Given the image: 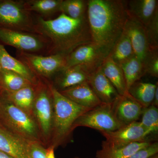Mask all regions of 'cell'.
<instances>
[{"mask_svg": "<svg viewBox=\"0 0 158 158\" xmlns=\"http://www.w3.org/2000/svg\"><path fill=\"white\" fill-rule=\"evenodd\" d=\"M35 31L48 40L47 56L60 55L67 56L81 46L92 42L87 16L73 19L63 13L56 18L35 19Z\"/></svg>", "mask_w": 158, "mask_h": 158, "instance_id": "obj_1", "label": "cell"}, {"mask_svg": "<svg viewBox=\"0 0 158 158\" xmlns=\"http://www.w3.org/2000/svg\"><path fill=\"white\" fill-rule=\"evenodd\" d=\"M87 15L92 42L109 55L128 18L126 1L88 0Z\"/></svg>", "mask_w": 158, "mask_h": 158, "instance_id": "obj_2", "label": "cell"}, {"mask_svg": "<svg viewBox=\"0 0 158 158\" xmlns=\"http://www.w3.org/2000/svg\"><path fill=\"white\" fill-rule=\"evenodd\" d=\"M49 82L53 99L52 127L49 146L55 149L68 142L77 119L91 109L78 105L63 96Z\"/></svg>", "mask_w": 158, "mask_h": 158, "instance_id": "obj_3", "label": "cell"}, {"mask_svg": "<svg viewBox=\"0 0 158 158\" xmlns=\"http://www.w3.org/2000/svg\"><path fill=\"white\" fill-rule=\"evenodd\" d=\"M0 124L10 132L28 142L37 141L43 144L39 129L33 117L15 106L2 94L0 98Z\"/></svg>", "mask_w": 158, "mask_h": 158, "instance_id": "obj_4", "label": "cell"}, {"mask_svg": "<svg viewBox=\"0 0 158 158\" xmlns=\"http://www.w3.org/2000/svg\"><path fill=\"white\" fill-rule=\"evenodd\" d=\"M32 116L45 147L50 146L53 116V99L49 81L40 78L35 86Z\"/></svg>", "mask_w": 158, "mask_h": 158, "instance_id": "obj_5", "label": "cell"}, {"mask_svg": "<svg viewBox=\"0 0 158 158\" xmlns=\"http://www.w3.org/2000/svg\"><path fill=\"white\" fill-rule=\"evenodd\" d=\"M35 18L23 0H0V28L36 33Z\"/></svg>", "mask_w": 158, "mask_h": 158, "instance_id": "obj_6", "label": "cell"}, {"mask_svg": "<svg viewBox=\"0 0 158 158\" xmlns=\"http://www.w3.org/2000/svg\"><path fill=\"white\" fill-rule=\"evenodd\" d=\"M0 44L13 47L19 52L47 55L49 42L37 33L0 28Z\"/></svg>", "mask_w": 158, "mask_h": 158, "instance_id": "obj_7", "label": "cell"}, {"mask_svg": "<svg viewBox=\"0 0 158 158\" xmlns=\"http://www.w3.org/2000/svg\"><path fill=\"white\" fill-rule=\"evenodd\" d=\"M124 125L116 117L113 102L102 104L82 114L74 123L73 129L84 127L100 132H110L118 130Z\"/></svg>", "mask_w": 158, "mask_h": 158, "instance_id": "obj_8", "label": "cell"}, {"mask_svg": "<svg viewBox=\"0 0 158 158\" xmlns=\"http://www.w3.org/2000/svg\"><path fill=\"white\" fill-rule=\"evenodd\" d=\"M16 56L36 76L48 81L65 67L66 56L62 55L44 56L17 51Z\"/></svg>", "mask_w": 158, "mask_h": 158, "instance_id": "obj_9", "label": "cell"}, {"mask_svg": "<svg viewBox=\"0 0 158 158\" xmlns=\"http://www.w3.org/2000/svg\"><path fill=\"white\" fill-rule=\"evenodd\" d=\"M109 56L93 42L79 47L66 57L65 68L79 65L88 74L101 66Z\"/></svg>", "mask_w": 158, "mask_h": 158, "instance_id": "obj_10", "label": "cell"}, {"mask_svg": "<svg viewBox=\"0 0 158 158\" xmlns=\"http://www.w3.org/2000/svg\"><path fill=\"white\" fill-rule=\"evenodd\" d=\"M105 141L116 145H124L139 141H145L149 133L140 121L131 123L123 126L113 131L100 132Z\"/></svg>", "mask_w": 158, "mask_h": 158, "instance_id": "obj_11", "label": "cell"}, {"mask_svg": "<svg viewBox=\"0 0 158 158\" xmlns=\"http://www.w3.org/2000/svg\"><path fill=\"white\" fill-rule=\"evenodd\" d=\"M124 31L129 37L135 56L143 64L151 50L144 26L128 17Z\"/></svg>", "mask_w": 158, "mask_h": 158, "instance_id": "obj_12", "label": "cell"}, {"mask_svg": "<svg viewBox=\"0 0 158 158\" xmlns=\"http://www.w3.org/2000/svg\"><path fill=\"white\" fill-rule=\"evenodd\" d=\"M88 82L102 103H113L120 96L114 86L103 73L101 66L88 75Z\"/></svg>", "mask_w": 158, "mask_h": 158, "instance_id": "obj_13", "label": "cell"}, {"mask_svg": "<svg viewBox=\"0 0 158 158\" xmlns=\"http://www.w3.org/2000/svg\"><path fill=\"white\" fill-rule=\"evenodd\" d=\"M114 107L116 117L124 125L138 121L144 109L128 93L119 96L114 102Z\"/></svg>", "mask_w": 158, "mask_h": 158, "instance_id": "obj_14", "label": "cell"}, {"mask_svg": "<svg viewBox=\"0 0 158 158\" xmlns=\"http://www.w3.org/2000/svg\"><path fill=\"white\" fill-rule=\"evenodd\" d=\"M88 75L81 67L76 65L60 70L49 81L56 90L61 91L88 82Z\"/></svg>", "mask_w": 158, "mask_h": 158, "instance_id": "obj_15", "label": "cell"}, {"mask_svg": "<svg viewBox=\"0 0 158 158\" xmlns=\"http://www.w3.org/2000/svg\"><path fill=\"white\" fill-rule=\"evenodd\" d=\"M128 16L145 27L158 13L157 0L126 1Z\"/></svg>", "mask_w": 158, "mask_h": 158, "instance_id": "obj_16", "label": "cell"}, {"mask_svg": "<svg viewBox=\"0 0 158 158\" xmlns=\"http://www.w3.org/2000/svg\"><path fill=\"white\" fill-rule=\"evenodd\" d=\"M29 142L15 135L0 124V151L14 158H30Z\"/></svg>", "mask_w": 158, "mask_h": 158, "instance_id": "obj_17", "label": "cell"}, {"mask_svg": "<svg viewBox=\"0 0 158 158\" xmlns=\"http://www.w3.org/2000/svg\"><path fill=\"white\" fill-rule=\"evenodd\" d=\"M149 141L133 142L124 145H116L102 141L101 148L97 151L96 158H129L138 151L149 146Z\"/></svg>", "mask_w": 158, "mask_h": 158, "instance_id": "obj_18", "label": "cell"}, {"mask_svg": "<svg viewBox=\"0 0 158 158\" xmlns=\"http://www.w3.org/2000/svg\"><path fill=\"white\" fill-rule=\"evenodd\" d=\"M63 96L78 105L92 109L102 104L88 82L59 91Z\"/></svg>", "mask_w": 158, "mask_h": 158, "instance_id": "obj_19", "label": "cell"}, {"mask_svg": "<svg viewBox=\"0 0 158 158\" xmlns=\"http://www.w3.org/2000/svg\"><path fill=\"white\" fill-rule=\"evenodd\" d=\"M0 56L2 69L17 73L28 80L33 85L38 84L40 78L36 76L21 61L11 56L2 44H0Z\"/></svg>", "mask_w": 158, "mask_h": 158, "instance_id": "obj_20", "label": "cell"}, {"mask_svg": "<svg viewBox=\"0 0 158 158\" xmlns=\"http://www.w3.org/2000/svg\"><path fill=\"white\" fill-rule=\"evenodd\" d=\"M35 86L36 85H31L13 92H1L4 98L15 106L33 117L32 110L35 99Z\"/></svg>", "mask_w": 158, "mask_h": 158, "instance_id": "obj_21", "label": "cell"}, {"mask_svg": "<svg viewBox=\"0 0 158 158\" xmlns=\"http://www.w3.org/2000/svg\"><path fill=\"white\" fill-rule=\"evenodd\" d=\"M101 69L120 96L128 93L124 74L120 65L113 62L108 56L102 64Z\"/></svg>", "mask_w": 158, "mask_h": 158, "instance_id": "obj_22", "label": "cell"}, {"mask_svg": "<svg viewBox=\"0 0 158 158\" xmlns=\"http://www.w3.org/2000/svg\"><path fill=\"white\" fill-rule=\"evenodd\" d=\"M109 56L113 62L119 65L135 56L129 37L124 30Z\"/></svg>", "mask_w": 158, "mask_h": 158, "instance_id": "obj_23", "label": "cell"}, {"mask_svg": "<svg viewBox=\"0 0 158 158\" xmlns=\"http://www.w3.org/2000/svg\"><path fill=\"white\" fill-rule=\"evenodd\" d=\"M158 85L145 82H137L128 90L133 98L143 107L146 108L152 104L156 88Z\"/></svg>", "mask_w": 158, "mask_h": 158, "instance_id": "obj_24", "label": "cell"}, {"mask_svg": "<svg viewBox=\"0 0 158 158\" xmlns=\"http://www.w3.org/2000/svg\"><path fill=\"white\" fill-rule=\"evenodd\" d=\"M123 71L126 83L127 89L128 90L131 86L145 74L142 62L135 56L120 65Z\"/></svg>", "mask_w": 158, "mask_h": 158, "instance_id": "obj_25", "label": "cell"}, {"mask_svg": "<svg viewBox=\"0 0 158 158\" xmlns=\"http://www.w3.org/2000/svg\"><path fill=\"white\" fill-rule=\"evenodd\" d=\"M33 85L28 80L12 72L2 69L0 73L1 91L13 92Z\"/></svg>", "mask_w": 158, "mask_h": 158, "instance_id": "obj_26", "label": "cell"}, {"mask_svg": "<svg viewBox=\"0 0 158 158\" xmlns=\"http://www.w3.org/2000/svg\"><path fill=\"white\" fill-rule=\"evenodd\" d=\"M62 0H26L25 7L28 11L37 12L44 16H48L59 11Z\"/></svg>", "mask_w": 158, "mask_h": 158, "instance_id": "obj_27", "label": "cell"}, {"mask_svg": "<svg viewBox=\"0 0 158 158\" xmlns=\"http://www.w3.org/2000/svg\"><path fill=\"white\" fill-rule=\"evenodd\" d=\"M88 1L62 0L59 12L73 19H79L87 16Z\"/></svg>", "mask_w": 158, "mask_h": 158, "instance_id": "obj_28", "label": "cell"}, {"mask_svg": "<svg viewBox=\"0 0 158 158\" xmlns=\"http://www.w3.org/2000/svg\"><path fill=\"white\" fill-rule=\"evenodd\" d=\"M141 124L149 134L157 133L158 109L153 105L144 108L141 113Z\"/></svg>", "mask_w": 158, "mask_h": 158, "instance_id": "obj_29", "label": "cell"}, {"mask_svg": "<svg viewBox=\"0 0 158 158\" xmlns=\"http://www.w3.org/2000/svg\"><path fill=\"white\" fill-rule=\"evenodd\" d=\"M151 49H158V13L144 27Z\"/></svg>", "mask_w": 158, "mask_h": 158, "instance_id": "obj_30", "label": "cell"}, {"mask_svg": "<svg viewBox=\"0 0 158 158\" xmlns=\"http://www.w3.org/2000/svg\"><path fill=\"white\" fill-rule=\"evenodd\" d=\"M145 73L158 77V49H151L144 63Z\"/></svg>", "mask_w": 158, "mask_h": 158, "instance_id": "obj_31", "label": "cell"}, {"mask_svg": "<svg viewBox=\"0 0 158 158\" xmlns=\"http://www.w3.org/2000/svg\"><path fill=\"white\" fill-rule=\"evenodd\" d=\"M47 148L40 142H29V155L30 158H46Z\"/></svg>", "mask_w": 158, "mask_h": 158, "instance_id": "obj_32", "label": "cell"}, {"mask_svg": "<svg viewBox=\"0 0 158 158\" xmlns=\"http://www.w3.org/2000/svg\"><path fill=\"white\" fill-rule=\"evenodd\" d=\"M158 152L157 142L152 143L149 146L138 151L129 158H149Z\"/></svg>", "mask_w": 158, "mask_h": 158, "instance_id": "obj_33", "label": "cell"}, {"mask_svg": "<svg viewBox=\"0 0 158 158\" xmlns=\"http://www.w3.org/2000/svg\"><path fill=\"white\" fill-rule=\"evenodd\" d=\"M55 148L52 146H49L47 148V152L46 158H56L54 153Z\"/></svg>", "mask_w": 158, "mask_h": 158, "instance_id": "obj_34", "label": "cell"}, {"mask_svg": "<svg viewBox=\"0 0 158 158\" xmlns=\"http://www.w3.org/2000/svg\"><path fill=\"white\" fill-rule=\"evenodd\" d=\"M153 106L158 108V85L156 88L155 93L153 101L152 104Z\"/></svg>", "mask_w": 158, "mask_h": 158, "instance_id": "obj_35", "label": "cell"}, {"mask_svg": "<svg viewBox=\"0 0 158 158\" xmlns=\"http://www.w3.org/2000/svg\"><path fill=\"white\" fill-rule=\"evenodd\" d=\"M0 158H14L6 153L0 151Z\"/></svg>", "mask_w": 158, "mask_h": 158, "instance_id": "obj_36", "label": "cell"}, {"mask_svg": "<svg viewBox=\"0 0 158 158\" xmlns=\"http://www.w3.org/2000/svg\"><path fill=\"white\" fill-rule=\"evenodd\" d=\"M149 158H158V154H157L155 155L152 156H151V157H150Z\"/></svg>", "mask_w": 158, "mask_h": 158, "instance_id": "obj_37", "label": "cell"}, {"mask_svg": "<svg viewBox=\"0 0 158 158\" xmlns=\"http://www.w3.org/2000/svg\"><path fill=\"white\" fill-rule=\"evenodd\" d=\"M2 70V66H1V56H0V73H1V71Z\"/></svg>", "mask_w": 158, "mask_h": 158, "instance_id": "obj_38", "label": "cell"}, {"mask_svg": "<svg viewBox=\"0 0 158 158\" xmlns=\"http://www.w3.org/2000/svg\"><path fill=\"white\" fill-rule=\"evenodd\" d=\"M80 158L77 157H75V158Z\"/></svg>", "mask_w": 158, "mask_h": 158, "instance_id": "obj_39", "label": "cell"}, {"mask_svg": "<svg viewBox=\"0 0 158 158\" xmlns=\"http://www.w3.org/2000/svg\"><path fill=\"white\" fill-rule=\"evenodd\" d=\"M1 90H0V94H1Z\"/></svg>", "mask_w": 158, "mask_h": 158, "instance_id": "obj_40", "label": "cell"}, {"mask_svg": "<svg viewBox=\"0 0 158 158\" xmlns=\"http://www.w3.org/2000/svg\"><path fill=\"white\" fill-rule=\"evenodd\" d=\"M1 94H0V98H1Z\"/></svg>", "mask_w": 158, "mask_h": 158, "instance_id": "obj_41", "label": "cell"}]
</instances>
